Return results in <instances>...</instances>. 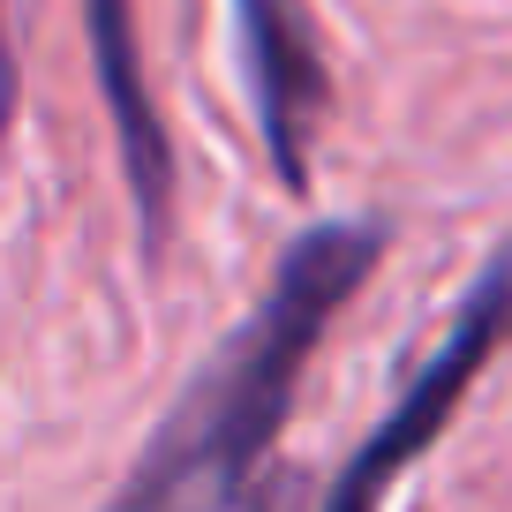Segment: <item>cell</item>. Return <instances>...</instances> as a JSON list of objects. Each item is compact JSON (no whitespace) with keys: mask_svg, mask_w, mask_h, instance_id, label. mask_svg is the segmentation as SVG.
Instances as JSON below:
<instances>
[{"mask_svg":"<svg viewBox=\"0 0 512 512\" xmlns=\"http://www.w3.org/2000/svg\"><path fill=\"white\" fill-rule=\"evenodd\" d=\"M234 31H241V68H249L256 121H264L272 166H279V181L302 196L309 189V144H317V121L332 113V76H324L309 8H302V0H234Z\"/></svg>","mask_w":512,"mask_h":512,"instance_id":"3957f363","label":"cell"},{"mask_svg":"<svg viewBox=\"0 0 512 512\" xmlns=\"http://www.w3.org/2000/svg\"><path fill=\"white\" fill-rule=\"evenodd\" d=\"M512 339V234L490 249V264L475 272V294L460 302V317H452L445 347L430 354V362L415 369V384L400 392V407L369 430V445L347 460V475L332 482V512H362L377 505L392 482L407 475V467L422 460V452L437 445V430H445L452 415H460L467 384L490 369V354Z\"/></svg>","mask_w":512,"mask_h":512,"instance_id":"7a4b0ae2","label":"cell"},{"mask_svg":"<svg viewBox=\"0 0 512 512\" xmlns=\"http://www.w3.org/2000/svg\"><path fill=\"white\" fill-rule=\"evenodd\" d=\"M8 113H16V53H8V31H0V136H8Z\"/></svg>","mask_w":512,"mask_h":512,"instance_id":"5b68a950","label":"cell"},{"mask_svg":"<svg viewBox=\"0 0 512 512\" xmlns=\"http://www.w3.org/2000/svg\"><path fill=\"white\" fill-rule=\"evenodd\" d=\"M384 241H392L384 226H347V219L309 226L302 241H287L264 302L219 347V362L189 384V400L166 415V430L144 445L136 475L121 482V505H166L196 482L219 497L249 490V475L264 467V452H272L279 422L294 407V384H302L324 324L362 294Z\"/></svg>","mask_w":512,"mask_h":512,"instance_id":"6da1fadb","label":"cell"},{"mask_svg":"<svg viewBox=\"0 0 512 512\" xmlns=\"http://www.w3.org/2000/svg\"><path fill=\"white\" fill-rule=\"evenodd\" d=\"M83 31H91V68H98V91H106V113H113L128 196L144 211V249H159L166 211H174V144H166V121L144 91L136 16H128V0H83Z\"/></svg>","mask_w":512,"mask_h":512,"instance_id":"277c9868","label":"cell"}]
</instances>
